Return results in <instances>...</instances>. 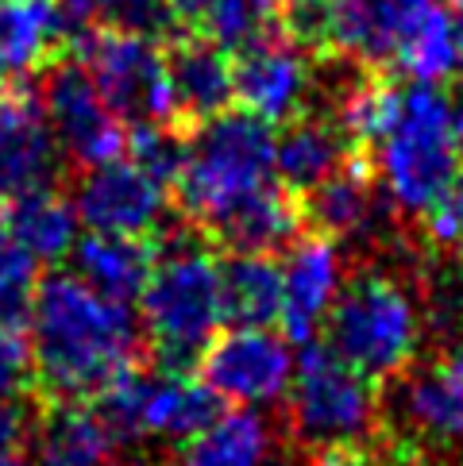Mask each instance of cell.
<instances>
[{
  "instance_id": "obj_12",
  "label": "cell",
  "mask_w": 463,
  "mask_h": 466,
  "mask_svg": "<svg viewBox=\"0 0 463 466\" xmlns=\"http://www.w3.org/2000/svg\"><path fill=\"white\" fill-rule=\"evenodd\" d=\"M62 170L39 93L27 86L0 89V212L27 193L58 186Z\"/></svg>"
},
{
  "instance_id": "obj_2",
  "label": "cell",
  "mask_w": 463,
  "mask_h": 466,
  "mask_svg": "<svg viewBox=\"0 0 463 466\" xmlns=\"http://www.w3.org/2000/svg\"><path fill=\"white\" fill-rule=\"evenodd\" d=\"M221 324L217 243L174 212L155 236V266L139 293L143 359L159 374H193Z\"/></svg>"
},
{
  "instance_id": "obj_5",
  "label": "cell",
  "mask_w": 463,
  "mask_h": 466,
  "mask_svg": "<svg viewBox=\"0 0 463 466\" xmlns=\"http://www.w3.org/2000/svg\"><path fill=\"white\" fill-rule=\"evenodd\" d=\"M363 158L371 162L378 186L398 216L409 228H417L421 216L448 193L463 162L448 124V93L433 81L402 86L390 124Z\"/></svg>"
},
{
  "instance_id": "obj_14",
  "label": "cell",
  "mask_w": 463,
  "mask_h": 466,
  "mask_svg": "<svg viewBox=\"0 0 463 466\" xmlns=\"http://www.w3.org/2000/svg\"><path fill=\"white\" fill-rule=\"evenodd\" d=\"M328 55L355 58L371 70H398L413 31L425 24L437 0H324Z\"/></svg>"
},
{
  "instance_id": "obj_11",
  "label": "cell",
  "mask_w": 463,
  "mask_h": 466,
  "mask_svg": "<svg viewBox=\"0 0 463 466\" xmlns=\"http://www.w3.org/2000/svg\"><path fill=\"white\" fill-rule=\"evenodd\" d=\"M232 93L243 112L267 120L271 127H283L297 112L309 108L313 55H305L274 27L232 51Z\"/></svg>"
},
{
  "instance_id": "obj_6",
  "label": "cell",
  "mask_w": 463,
  "mask_h": 466,
  "mask_svg": "<svg viewBox=\"0 0 463 466\" xmlns=\"http://www.w3.org/2000/svg\"><path fill=\"white\" fill-rule=\"evenodd\" d=\"M283 436L302 455L333 451V447H367L383 440V390L355 366L336 359L321 339L302 343V359L293 366Z\"/></svg>"
},
{
  "instance_id": "obj_22",
  "label": "cell",
  "mask_w": 463,
  "mask_h": 466,
  "mask_svg": "<svg viewBox=\"0 0 463 466\" xmlns=\"http://www.w3.org/2000/svg\"><path fill=\"white\" fill-rule=\"evenodd\" d=\"M221 305L232 328H274L283 316V262L228 251L221 258Z\"/></svg>"
},
{
  "instance_id": "obj_9",
  "label": "cell",
  "mask_w": 463,
  "mask_h": 466,
  "mask_svg": "<svg viewBox=\"0 0 463 466\" xmlns=\"http://www.w3.org/2000/svg\"><path fill=\"white\" fill-rule=\"evenodd\" d=\"M70 177H74L70 201L77 208V220L89 231L155 239L162 224L174 216L170 189L159 186L128 155L86 166V170H77Z\"/></svg>"
},
{
  "instance_id": "obj_26",
  "label": "cell",
  "mask_w": 463,
  "mask_h": 466,
  "mask_svg": "<svg viewBox=\"0 0 463 466\" xmlns=\"http://www.w3.org/2000/svg\"><path fill=\"white\" fill-rule=\"evenodd\" d=\"M39 289V258L0 220V324H24Z\"/></svg>"
},
{
  "instance_id": "obj_10",
  "label": "cell",
  "mask_w": 463,
  "mask_h": 466,
  "mask_svg": "<svg viewBox=\"0 0 463 466\" xmlns=\"http://www.w3.org/2000/svg\"><path fill=\"white\" fill-rule=\"evenodd\" d=\"M197 378L221 397V401L262 409L278 405L290 390L293 355L283 336L271 328H232L217 331L212 343L197 359Z\"/></svg>"
},
{
  "instance_id": "obj_33",
  "label": "cell",
  "mask_w": 463,
  "mask_h": 466,
  "mask_svg": "<svg viewBox=\"0 0 463 466\" xmlns=\"http://www.w3.org/2000/svg\"><path fill=\"white\" fill-rule=\"evenodd\" d=\"M448 124H452L456 151H459V158H463V77L452 81V93H448Z\"/></svg>"
},
{
  "instance_id": "obj_16",
  "label": "cell",
  "mask_w": 463,
  "mask_h": 466,
  "mask_svg": "<svg viewBox=\"0 0 463 466\" xmlns=\"http://www.w3.org/2000/svg\"><path fill=\"white\" fill-rule=\"evenodd\" d=\"M31 455L36 466H120V443L93 401L31 397Z\"/></svg>"
},
{
  "instance_id": "obj_17",
  "label": "cell",
  "mask_w": 463,
  "mask_h": 466,
  "mask_svg": "<svg viewBox=\"0 0 463 466\" xmlns=\"http://www.w3.org/2000/svg\"><path fill=\"white\" fill-rule=\"evenodd\" d=\"M359 151L352 139L344 136V127L317 108L297 112L293 120H286L274 136V177L278 186L290 189L293 197L309 193L313 186H321L328 174H336L347 158H355Z\"/></svg>"
},
{
  "instance_id": "obj_21",
  "label": "cell",
  "mask_w": 463,
  "mask_h": 466,
  "mask_svg": "<svg viewBox=\"0 0 463 466\" xmlns=\"http://www.w3.org/2000/svg\"><path fill=\"white\" fill-rule=\"evenodd\" d=\"M274 447V428L255 409L221 412L193 440L174 443L167 466H267Z\"/></svg>"
},
{
  "instance_id": "obj_23",
  "label": "cell",
  "mask_w": 463,
  "mask_h": 466,
  "mask_svg": "<svg viewBox=\"0 0 463 466\" xmlns=\"http://www.w3.org/2000/svg\"><path fill=\"white\" fill-rule=\"evenodd\" d=\"M224 412V401L193 374H155V390L147 401L143 436L186 443L197 431H205Z\"/></svg>"
},
{
  "instance_id": "obj_3",
  "label": "cell",
  "mask_w": 463,
  "mask_h": 466,
  "mask_svg": "<svg viewBox=\"0 0 463 466\" xmlns=\"http://www.w3.org/2000/svg\"><path fill=\"white\" fill-rule=\"evenodd\" d=\"M413 255L352 258L336 301L321 324V343L371 381H386L413 359H421L425 320L409 278Z\"/></svg>"
},
{
  "instance_id": "obj_1",
  "label": "cell",
  "mask_w": 463,
  "mask_h": 466,
  "mask_svg": "<svg viewBox=\"0 0 463 466\" xmlns=\"http://www.w3.org/2000/svg\"><path fill=\"white\" fill-rule=\"evenodd\" d=\"M31 397L89 401L112 374L143 359L139 316L131 305L108 301L81 278L55 270L39 278L27 309Z\"/></svg>"
},
{
  "instance_id": "obj_31",
  "label": "cell",
  "mask_w": 463,
  "mask_h": 466,
  "mask_svg": "<svg viewBox=\"0 0 463 466\" xmlns=\"http://www.w3.org/2000/svg\"><path fill=\"white\" fill-rule=\"evenodd\" d=\"M31 455L27 397H0V466H24Z\"/></svg>"
},
{
  "instance_id": "obj_29",
  "label": "cell",
  "mask_w": 463,
  "mask_h": 466,
  "mask_svg": "<svg viewBox=\"0 0 463 466\" xmlns=\"http://www.w3.org/2000/svg\"><path fill=\"white\" fill-rule=\"evenodd\" d=\"M101 24L136 31V35H147V39H162V43L178 31V20L167 0H105Z\"/></svg>"
},
{
  "instance_id": "obj_27",
  "label": "cell",
  "mask_w": 463,
  "mask_h": 466,
  "mask_svg": "<svg viewBox=\"0 0 463 466\" xmlns=\"http://www.w3.org/2000/svg\"><path fill=\"white\" fill-rule=\"evenodd\" d=\"M128 158L139 166V170L151 174L159 186H174L178 170L186 162V127L178 124H143V127H131L128 136Z\"/></svg>"
},
{
  "instance_id": "obj_37",
  "label": "cell",
  "mask_w": 463,
  "mask_h": 466,
  "mask_svg": "<svg viewBox=\"0 0 463 466\" xmlns=\"http://www.w3.org/2000/svg\"><path fill=\"white\" fill-rule=\"evenodd\" d=\"M120 466H124V462H120Z\"/></svg>"
},
{
  "instance_id": "obj_30",
  "label": "cell",
  "mask_w": 463,
  "mask_h": 466,
  "mask_svg": "<svg viewBox=\"0 0 463 466\" xmlns=\"http://www.w3.org/2000/svg\"><path fill=\"white\" fill-rule=\"evenodd\" d=\"M31 393V343L24 324H0V397Z\"/></svg>"
},
{
  "instance_id": "obj_13",
  "label": "cell",
  "mask_w": 463,
  "mask_h": 466,
  "mask_svg": "<svg viewBox=\"0 0 463 466\" xmlns=\"http://www.w3.org/2000/svg\"><path fill=\"white\" fill-rule=\"evenodd\" d=\"M347 262L352 255L321 231L302 228L290 239L283 258V316H278L286 339L309 343L321 336L324 316L344 286Z\"/></svg>"
},
{
  "instance_id": "obj_36",
  "label": "cell",
  "mask_w": 463,
  "mask_h": 466,
  "mask_svg": "<svg viewBox=\"0 0 463 466\" xmlns=\"http://www.w3.org/2000/svg\"><path fill=\"white\" fill-rule=\"evenodd\" d=\"M448 5H452V8H459V12H463V0H448Z\"/></svg>"
},
{
  "instance_id": "obj_8",
  "label": "cell",
  "mask_w": 463,
  "mask_h": 466,
  "mask_svg": "<svg viewBox=\"0 0 463 466\" xmlns=\"http://www.w3.org/2000/svg\"><path fill=\"white\" fill-rule=\"evenodd\" d=\"M36 93L46 112V124H51V136L58 143L62 166L70 174L124 155L128 127L108 112V105L101 101V93H97V86L86 74V66L74 58L70 46L36 74Z\"/></svg>"
},
{
  "instance_id": "obj_35",
  "label": "cell",
  "mask_w": 463,
  "mask_h": 466,
  "mask_svg": "<svg viewBox=\"0 0 463 466\" xmlns=\"http://www.w3.org/2000/svg\"><path fill=\"white\" fill-rule=\"evenodd\" d=\"M444 374H448V381L456 386V393L463 397V343L459 347H448V351H437Z\"/></svg>"
},
{
  "instance_id": "obj_20",
  "label": "cell",
  "mask_w": 463,
  "mask_h": 466,
  "mask_svg": "<svg viewBox=\"0 0 463 466\" xmlns=\"http://www.w3.org/2000/svg\"><path fill=\"white\" fill-rule=\"evenodd\" d=\"M302 228L305 224H302L297 197L274 181V186L259 189L255 197H247L240 208H232L224 220L212 228L209 239L236 255H278V251H286L290 239Z\"/></svg>"
},
{
  "instance_id": "obj_15",
  "label": "cell",
  "mask_w": 463,
  "mask_h": 466,
  "mask_svg": "<svg viewBox=\"0 0 463 466\" xmlns=\"http://www.w3.org/2000/svg\"><path fill=\"white\" fill-rule=\"evenodd\" d=\"M167 62V89L170 116L178 127H197L232 108V51L212 43L201 31L178 27L162 46Z\"/></svg>"
},
{
  "instance_id": "obj_19",
  "label": "cell",
  "mask_w": 463,
  "mask_h": 466,
  "mask_svg": "<svg viewBox=\"0 0 463 466\" xmlns=\"http://www.w3.org/2000/svg\"><path fill=\"white\" fill-rule=\"evenodd\" d=\"M74 278H81L89 289H97L108 301L131 305L139 301L147 286V274L155 266V243L136 236H105V231H89L81 236L70 251Z\"/></svg>"
},
{
  "instance_id": "obj_32",
  "label": "cell",
  "mask_w": 463,
  "mask_h": 466,
  "mask_svg": "<svg viewBox=\"0 0 463 466\" xmlns=\"http://www.w3.org/2000/svg\"><path fill=\"white\" fill-rule=\"evenodd\" d=\"M309 466H386L378 451L367 447H333V451L309 455Z\"/></svg>"
},
{
  "instance_id": "obj_25",
  "label": "cell",
  "mask_w": 463,
  "mask_h": 466,
  "mask_svg": "<svg viewBox=\"0 0 463 466\" xmlns=\"http://www.w3.org/2000/svg\"><path fill=\"white\" fill-rule=\"evenodd\" d=\"M278 5L283 0H209L201 24L190 31H201L224 51H240L243 43L278 27Z\"/></svg>"
},
{
  "instance_id": "obj_34",
  "label": "cell",
  "mask_w": 463,
  "mask_h": 466,
  "mask_svg": "<svg viewBox=\"0 0 463 466\" xmlns=\"http://www.w3.org/2000/svg\"><path fill=\"white\" fill-rule=\"evenodd\" d=\"M167 5L174 12L178 27H197L201 24V15H205V8H209V0H167Z\"/></svg>"
},
{
  "instance_id": "obj_24",
  "label": "cell",
  "mask_w": 463,
  "mask_h": 466,
  "mask_svg": "<svg viewBox=\"0 0 463 466\" xmlns=\"http://www.w3.org/2000/svg\"><path fill=\"white\" fill-rule=\"evenodd\" d=\"M0 220L8 224V231L20 239L39 262H62L70 258L74 243H77V208L58 186L51 189H36L12 201Z\"/></svg>"
},
{
  "instance_id": "obj_7",
  "label": "cell",
  "mask_w": 463,
  "mask_h": 466,
  "mask_svg": "<svg viewBox=\"0 0 463 466\" xmlns=\"http://www.w3.org/2000/svg\"><path fill=\"white\" fill-rule=\"evenodd\" d=\"M70 51L86 66L101 101L124 127L167 124V120L174 124L167 62H162L159 39H147V35H136V31H120L108 24H89L74 35Z\"/></svg>"
},
{
  "instance_id": "obj_18",
  "label": "cell",
  "mask_w": 463,
  "mask_h": 466,
  "mask_svg": "<svg viewBox=\"0 0 463 466\" xmlns=\"http://www.w3.org/2000/svg\"><path fill=\"white\" fill-rule=\"evenodd\" d=\"M66 27L55 0H0V89L36 81L66 51Z\"/></svg>"
},
{
  "instance_id": "obj_28",
  "label": "cell",
  "mask_w": 463,
  "mask_h": 466,
  "mask_svg": "<svg viewBox=\"0 0 463 466\" xmlns=\"http://www.w3.org/2000/svg\"><path fill=\"white\" fill-rule=\"evenodd\" d=\"M417 239L425 247H440V251H463V162L448 193L417 220Z\"/></svg>"
},
{
  "instance_id": "obj_4",
  "label": "cell",
  "mask_w": 463,
  "mask_h": 466,
  "mask_svg": "<svg viewBox=\"0 0 463 466\" xmlns=\"http://www.w3.org/2000/svg\"><path fill=\"white\" fill-rule=\"evenodd\" d=\"M274 127L252 112H221L186 127V162L170 186L181 220L212 236L232 208L274 186Z\"/></svg>"
}]
</instances>
